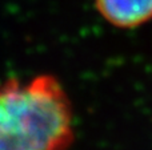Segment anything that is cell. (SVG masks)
Masks as SVG:
<instances>
[{"label":"cell","mask_w":152,"mask_h":150,"mask_svg":"<svg viewBox=\"0 0 152 150\" xmlns=\"http://www.w3.org/2000/svg\"><path fill=\"white\" fill-rule=\"evenodd\" d=\"M75 137L72 102L58 77L0 81V150H68Z\"/></svg>","instance_id":"cell-1"},{"label":"cell","mask_w":152,"mask_h":150,"mask_svg":"<svg viewBox=\"0 0 152 150\" xmlns=\"http://www.w3.org/2000/svg\"><path fill=\"white\" fill-rule=\"evenodd\" d=\"M100 17L119 29H135L152 20V0H94Z\"/></svg>","instance_id":"cell-2"}]
</instances>
